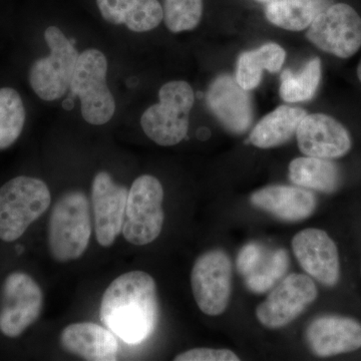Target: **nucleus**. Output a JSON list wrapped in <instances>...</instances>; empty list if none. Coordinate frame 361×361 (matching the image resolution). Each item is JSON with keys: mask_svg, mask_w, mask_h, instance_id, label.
<instances>
[{"mask_svg": "<svg viewBox=\"0 0 361 361\" xmlns=\"http://www.w3.org/2000/svg\"><path fill=\"white\" fill-rule=\"evenodd\" d=\"M176 361H239L236 353L230 349L194 348L180 353Z\"/></svg>", "mask_w": 361, "mask_h": 361, "instance_id": "cd10ccee", "label": "nucleus"}, {"mask_svg": "<svg viewBox=\"0 0 361 361\" xmlns=\"http://www.w3.org/2000/svg\"><path fill=\"white\" fill-rule=\"evenodd\" d=\"M251 203L279 219L298 222L314 212L317 200L314 194L302 187L272 185L252 194Z\"/></svg>", "mask_w": 361, "mask_h": 361, "instance_id": "a211bd4d", "label": "nucleus"}, {"mask_svg": "<svg viewBox=\"0 0 361 361\" xmlns=\"http://www.w3.org/2000/svg\"><path fill=\"white\" fill-rule=\"evenodd\" d=\"M279 94L286 103L310 101L317 92L322 80V61L318 58L310 59L298 73L290 70L282 71Z\"/></svg>", "mask_w": 361, "mask_h": 361, "instance_id": "b1692460", "label": "nucleus"}, {"mask_svg": "<svg viewBox=\"0 0 361 361\" xmlns=\"http://www.w3.org/2000/svg\"><path fill=\"white\" fill-rule=\"evenodd\" d=\"M89 199L84 192L73 190L63 194L52 208L49 224V248L59 263L82 257L92 236Z\"/></svg>", "mask_w": 361, "mask_h": 361, "instance_id": "f03ea898", "label": "nucleus"}, {"mask_svg": "<svg viewBox=\"0 0 361 361\" xmlns=\"http://www.w3.org/2000/svg\"><path fill=\"white\" fill-rule=\"evenodd\" d=\"M25 108L18 90L0 89V151L18 141L25 123Z\"/></svg>", "mask_w": 361, "mask_h": 361, "instance_id": "393cba45", "label": "nucleus"}, {"mask_svg": "<svg viewBox=\"0 0 361 361\" xmlns=\"http://www.w3.org/2000/svg\"><path fill=\"white\" fill-rule=\"evenodd\" d=\"M317 296V287L310 277L293 273L285 277L256 308V317L268 329H281L302 314Z\"/></svg>", "mask_w": 361, "mask_h": 361, "instance_id": "9b49d317", "label": "nucleus"}, {"mask_svg": "<svg viewBox=\"0 0 361 361\" xmlns=\"http://www.w3.org/2000/svg\"><path fill=\"white\" fill-rule=\"evenodd\" d=\"M51 203L44 180L27 176L9 180L0 188V240L9 243L20 239Z\"/></svg>", "mask_w": 361, "mask_h": 361, "instance_id": "7ed1b4c3", "label": "nucleus"}, {"mask_svg": "<svg viewBox=\"0 0 361 361\" xmlns=\"http://www.w3.org/2000/svg\"><path fill=\"white\" fill-rule=\"evenodd\" d=\"M159 99L142 114V129L159 146H175L185 139L189 130L194 90L185 80H172L161 85Z\"/></svg>", "mask_w": 361, "mask_h": 361, "instance_id": "20e7f679", "label": "nucleus"}, {"mask_svg": "<svg viewBox=\"0 0 361 361\" xmlns=\"http://www.w3.org/2000/svg\"><path fill=\"white\" fill-rule=\"evenodd\" d=\"M206 102L221 125L233 134H244L251 127L253 108L250 94L232 75L216 78L207 90Z\"/></svg>", "mask_w": 361, "mask_h": 361, "instance_id": "4468645a", "label": "nucleus"}, {"mask_svg": "<svg viewBox=\"0 0 361 361\" xmlns=\"http://www.w3.org/2000/svg\"><path fill=\"white\" fill-rule=\"evenodd\" d=\"M292 250L302 269L320 283L332 287L341 277L338 249L323 230L308 228L292 239Z\"/></svg>", "mask_w": 361, "mask_h": 361, "instance_id": "ddd939ff", "label": "nucleus"}, {"mask_svg": "<svg viewBox=\"0 0 361 361\" xmlns=\"http://www.w3.org/2000/svg\"><path fill=\"white\" fill-rule=\"evenodd\" d=\"M296 135L301 153L315 158H341L353 146L348 130L336 118L324 114L304 116Z\"/></svg>", "mask_w": 361, "mask_h": 361, "instance_id": "2eb2a0df", "label": "nucleus"}, {"mask_svg": "<svg viewBox=\"0 0 361 361\" xmlns=\"http://www.w3.org/2000/svg\"><path fill=\"white\" fill-rule=\"evenodd\" d=\"M289 178L296 186L334 193L341 184V173L336 164L327 159L301 157L289 164Z\"/></svg>", "mask_w": 361, "mask_h": 361, "instance_id": "5701e85b", "label": "nucleus"}, {"mask_svg": "<svg viewBox=\"0 0 361 361\" xmlns=\"http://www.w3.org/2000/svg\"><path fill=\"white\" fill-rule=\"evenodd\" d=\"M191 287L204 314H223L232 293V262L228 254L219 249L202 254L192 269Z\"/></svg>", "mask_w": 361, "mask_h": 361, "instance_id": "1a4fd4ad", "label": "nucleus"}, {"mask_svg": "<svg viewBox=\"0 0 361 361\" xmlns=\"http://www.w3.org/2000/svg\"><path fill=\"white\" fill-rule=\"evenodd\" d=\"M357 77L360 78V82H361V61L360 63V65H358L357 68Z\"/></svg>", "mask_w": 361, "mask_h": 361, "instance_id": "c756f323", "label": "nucleus"}, {"mask_svg": "<svg viewBox=\"0 0 361 361\" xmlns=\"http://www.w3.org/2000/svg\"><path fill=\"white\" fill-rule=\"evenodd\" d=\"M308 345L315 355L329 357L361 348V324L353 318L322 316L306 330Z\"/></svg>", "mask_w": 361, "mask_h": 361, "instance_id": "dca6fc26", "label": "nucleus"}, {"mask_svg": "<svg viewBox=\"0 0 361 361\" xmlns=\"http://www.w3.org/2000/svg\"><path fill=\"white\" fill-rule=\"evenodd\" d=\"M102 322L127 343H141L159 320L158 291L154 278L141 270L116 277L104 291Z\"/></svg>", "mask_w": 361, "mask_h": 361, "instance_id": "f257e3e1", "label": "nucleus"}, {"mask_svg": "<svg viewBox=\"0 0 361 361\" xmlns=\"http://www.w3.org/2000/svg\"><path fill=\"white\" fill-rule=\"evenodd\" d=\"M261 248L256 244H248L240 251L237 259V267L240 273L247 275L250 274L257 268L261 259Z\"/></svg>", "mask_w": 361, "mask_h": 361, "instance_id": "c85d7f7f", "label": "nucleus"}, {"mask_svg": "<svg viewBox=\"0 0 361 361\" xmlns=\"http://www.w3.org/2000/svg\"><path fill=\"white\" fill-rule=\"evenodd\" d=\"M306 37L337 58L348 59L361 47V18L346 4H332L316 16Z\"/></svg>", "mask_w": 361, "mask_h": 361, "instance_id": "6e6552de", "label": "nucleus"}, {"mask_svg": "<svg viewBox=\"0 0 361 361\" xmlns=\"http://www.w3.org/2000/svg\"><path fill=\"white\" fill-rule=\"evenodd\" d=\"M306 115V111L298 106H278L259 121L252 130L249 141L259 149L281 146L296 134L299 123Z\"/></svg>", "mask_w": 361, "mask_h": 361, "instance_id": "aec40b11", "label": "nucleus"}, {"mask_svg": "<svg viewBox=\"0 0 361 361\" xmlns=\"http://www.w3.org/2000/svg\"><path fill=\"white\" fill-rule=\"evenodd\" d=\"M287 267H288L287 252L278 250L275 252L269 262L264 265L262 270H255L247 275V286L251 291L262 293L283 276Z\"/></svg>", "mask_w": 361, "mask_h": 361, "instance_id": "bb28decb", "label": "nucleus"}, {"mask_svg": "<svg viewBox=\"0 0 361 361\" xmlns=\"http://www.w3.org/2000/svg\"><path fill=\"white\" fill-rule=\"evenodd\" d=\"M44 39L51 52L32 63L28 80L39 99L54 102L70 90L80 54L58 26H49L44 32Z\"/></svg>", "mask_w": 361, "mask_h": 361, "instance_id": "423d86ee", "label": "nucleus"}, {"mask_svg": "<svg viewBox=\"0 0 361 361\" xmlns=\"http://www.w3.org/2000/svg\"><path fill=\"white\" fill-rule=\"evenodd\" d=\"M285 59L286 51L274 42L262 45L254 51L243 52L237 61L235 78L242 89L249 92L260 85L263 71L277 73L281 70Z\"/></svg>", "mask_w": 361, "mask_h": 361, "instance_id": "412c9836", "label": "nucleus"}, {"mask_svg": "<svg viewBox=\"0 0 361 361\" xmlns=\"http://www.w3.org/2000/svg\"><path fill=\"white\" fill-rule=\"evenodd\" d=\"M61 348L71 355L85 360L113 361L118 360L120 345L110 329L92 322L68 325L61 331Z\"/></svg>", "mask_w": 361, "mask_h": 361, "instance_id": "f3484780", "label": "nucleus"}, {"mask_svg": "<svg viewBox=\"0 0 361 361\" xmlns=\"http://www.w3.org/2000/svg\"><path fill=\"white\" fill-rule=\"evenodd\" d=\"M97 6L104 20L130 32H151L164 20L159 0H97Z\"/></svg>", "mask_w": 361, "mask_h": 361, "instance_id": "6ab92c4d", "label": "nucleus"}, {"mask_svg": "<svg viewBox=\"0 0 361 361\" xmlns=\"http://www.w3.org/2000/svg\"><path fill=\"white\" fill-rule=\"evenodd\" d=\"M127 188L116 184L106 171L94 176L92 184L94 231L99 245L111 247L123 229L128 200Z\"/></svg>", "mask_w": 361, "mask_h": 361, "instance_id": "f8f14e48", "label": "nucleus"}, {"mask_svg": "<svg viewBox=\"0 0 361 361\" xmlns=\"http://www.w3.org/2000/svg\"><path fill=\"white\" fill-rule=\"evenodd\" d=\"M108 68V59L99 49H85L78 56L70 90L80 99L82 118L90 125H106L115 115V97L106 84Z\"/></svg>", "mask_w": 361, "mask_h": 361, "instance_id": "39448f33", "label": "nucleus"}, {"mask_svg": "<svg viewBox=\"0 0 361 361\" xmlns=\"http://www.w3.org/2000/svg\"><path fill=\"white\" fill-rule=\"evenodd\" d=\"M331 4L332 0H274L266 6L265 16L278 27L300 32Z\"/></svg>", "mask_w": 361, "mask_h": 361, "instance_id": "4be33fe9", "label": "nucleus"}, {"mask_svg": "<svg viewBox=\"0 0 361 361\" xmlns=\"http://www.w3.org/2000/svg\"><path fill=\"white\" fill-rule=\"evenodd\" d=\"M164 21L170 32L193 30L201 23L203 0H164Z\"/></svg>", "mask_w": 361, "mask_h": 361, "instance_id": "a878e982", "label": "nucleus"}, {"mask_svg": "<svg viewBox=\"0 0 361 361\" xmlns=\"http://www.w3.org/2000/svg\"><path fill=\"white\" fill-rule=\"evenodd\" d=\"M163 200V186L154 176H140L133 182L122 229L128 242L148 245L160 236L165 221Z\"/></svg>", "mask_w": 361, "mask_h": 361, "instance_id": "0eeeda50", "label": "nucleus"}, {"mask_svg": "<svg viewBox=\"0 0 361 361\" xmlns=\"http://www.w3.org/2000/svg\"><path fill=\"white\" fill-rule=\"evenodd\" d=\"M44 307L39 284L25 272L11 273L2 287L0 331L16 338L39 319Z\"/></svg>", "mask_w": 361, "mask_h": 361, "instance_id": "9d476101", "label": "nucleus"}]
</instances>
